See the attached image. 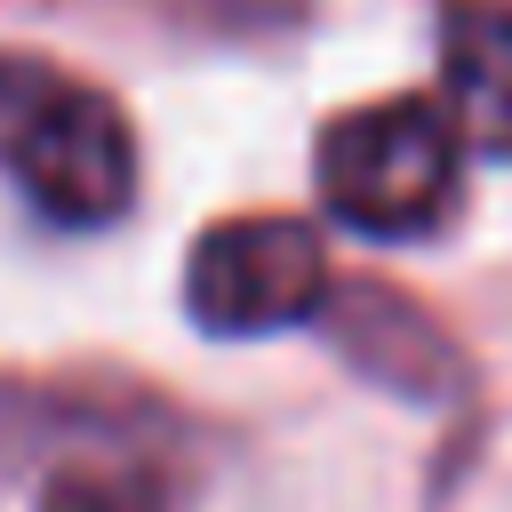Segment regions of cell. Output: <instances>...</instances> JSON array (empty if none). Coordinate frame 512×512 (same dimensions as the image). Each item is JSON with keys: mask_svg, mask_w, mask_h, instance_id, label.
<instances>
[{"mask_svg": "<svg viewBox=\"0 0 512 512\" xmlns=\"http://www.w3.org/2000/svg\"><path fill=\"white\" fill-rule=\"evenodd\" d=\"M440 96H448V120L472 152L512 160V0H448Z\"/></svg>", "mask_w": 512, "mask_h": 512, "instance_id": "obj_4", "label": "cell"}, {"mask_svg": "<svg viewBox=\"0 0 512 512\" xmlns=\"http://www.w3.org/2000/svg\"><path fill=\"white\" fill-rule=\"evenodd\" d=\"M0 168L48 224H112L136 184L128 120L104 88L64 80L32 56H0Z\"/></svg>", "mask_w": 512, "mask_h": 512, "instance_id": "obj_1", "label": "cell"}, {"mask_svg": "<svg viewBox=\"0 0 512 512\" xmlns=\"http://www.w3.org/2000/svg\"><path fill=\"white\" fill-rule=\"evenodd\" d=\"M40 512H168V488L136 456H72L40 480Z\"/></svg>", "mask_w": 512, "mask_h": 512, "instance_id": "obj_5", "label": "cell"}, {"mask_svg": "<svg viewBox=\"0 0 512 512\" xmlns=\"http://www.w3.org/2000/svg\"><path fill=\"white\" fill-rule=\"evenodd\" d=\"M184 304L208 336H280L328 304V248L304 216H224L184 256Z\"/></svg>", "mask_w": 512, "mask_h": 512, "instance_id": "obj_3", "label": "cell"}, {"mask_svg": "<svg viewBox=\"0 0 512 512\" xmlns=\"http://www.w3.org/2000/svg\"><path fill=\"white\" fill-rule=\"evenodd\" d=\"M456 120L424 96H384L320 128L312 176L344 232L360 240H416L456 200Z\"/></svg>", "mask_w": 512, "mask_h": 512, "instance_id": "obj_2", "label": "cell"}]
</instances>
